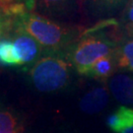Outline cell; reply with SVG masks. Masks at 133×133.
Masks as SVG:
<instances>
[{
    "instance_id": "1",
    "label": "cell",
    "mask_w": 133,
    "mask_h": 133,
    "mask_svg": "<svg viewBox=\"0 0 133 133\" xmlns=\"http://www.w3.org/2000/svg\"><path fill=\"white\" fill-rule=\"evenodd\" d=\"M12 30L29 35L48 54H62L77 39V30L53 22L36 12H26L13 22Z\"/></svg>"
},
{
    "instance_id": "2",
    "label": "cell",
    "mask_w": 133,
    "mask_h": 133,
    "mask_svg": "<svg viewBox=\"0 0 133 133\" xmlns=\"http://www.w3.org/2000/svg\"><path fill=\"white\" fill-rule=\"evenodd\" d=\"M117 46L118 43L114 38L87 30L68 48L64 57L66 55V59L78 74L86 76L94 63L114 54Z\"/></svg>"
},
{
    "instance_id": "3",
    "label": "cell",
    "mask_w": 133,
    "mask_h": 133,
    "mask_svg": "<svg viewBox=\"0 0 133 133\" xmlns=\"http://www.w3.org/2000/svg\"><path fill=\"white\" fill-rule=\"evenodd\" d=\"M71 68V64L61 54H46L29 69V79L38 92L54 93L69 84Z\"/></svg>"
},
{
    "instance_id": "4",
    "label": "cell",
    "mask_w": 133,
    "mask_h": 133,
    "mask_svg": "<svg viewBox=\"0 0 133 133\" xmlns=\"http://www.w3.org/2000/svg\"><path fill=\"white\" fill-rule=\"evenodd\" d=\"M11 41L19 57L21 66H24L26 69H30L42 57L43 51L42 46L24 32L14 30Z\"/></svg>"
},
{
    "instance_id": "5",
    "label": "cell",
    "mask_w": 133,
    "mask_h": 133,
    "mask_svg": "<svg viewBox=\"0 0 133 133\" xmlns=\"http://www.w3.org/2000/svg\"><path fill=\"white\" fill-rule=\"evenodd\" d=\"M108 89L115 100L123 105H133V76L115 74L108 80Z\"/></svg>"
},
{
    "instance_id": "6",
    "label": "cell",
    "mask_w": 133,
    "mask_h": 133,
    "mask_svg": "<svg viewBox=\"0 0 133 133\" xmlns=\"http://www.w3.org/2000/svg\"><path fill=\"white\" fill-rule=\"evenodd\" d=\"M77 0H35L36 13L44 17H63L75 10Z\"/></svg>"
},
{
    "instance_id": "7",
    "label": "cell",
    "mask_w": 133,
    "mask_h": 133,
    "mask_svg": "<svg viewBox=\"0 0 133 133\" xmlns=\"http://www.w3.org/2000/svg\"><path fill=\"white\" fill-rule=\"evenodd\" d=\"M109 99V91L105 86L93 88L82 97L80 101V109L86 114H97L108 105Z\"/></svg>"
},
{
    "instance_id": "8",
    "label": "cell",
    "mask_w": 133,
    "mask_h": 133,
    "mask_svg": "<svg viewBox=\"0 0 133 133\" xmlns=\"http://www.w3.org/2000/svg\"><path fill=\"white\" fill-rule=\"evenodd\" d=\"M128 0H84L86 11L94 17L109 18L122 12Z\"/></svg>"
},
{
    "instance_id": "9",
    "label": "cell",
    "mask_w": 133,
    "mask_h": 133,
    "mask_svg": "<svg viewBox=\"0 0 133 133\" xmlns=\"http://www.w3.org/2000/svg\"><path fill=\"white\" fill-rule=\"evenodd\" d=\"M107 125L112 132L122 133L133 126V109L120 105L107 118Z\"/></svg>"
},
{
    "instance_id": "10",
    "label": "cell",
    "mask_w": 133,
    "mask_h": 133,
    "mask_svg": "<svg viewBox=\"0 0 133 133\" xmlns=\"http://www.w3.org/2000/svg\"><path fill=\"white\" fill-rule=\"evenodd\" d=\"M117 70L116 58L115 52L108 56H105L99 59L94 63L86 76L89 78H93L98 81H108L111 76H114V73Z\"/></svg>"
},
{
    "instance_id": "11",
    "label": "cell",
    "mask_w": 133,
    "mask_h": 133,
    "mask_svg": "<svg viewBox=\"0 0 133 133\" xmlns=\"http://www.w3.org/2000/svg\"><path fill=\"white\" fill-rule=\"evenodd\" d=\"M117 69L133 72V37L124 38L115 51Z\"/></svg>"
},
{
    "instance_id": "12",
    "label": "cell",
    "mask_w": 133,
    "mask_h": 133,
    "mask_svg": "<svg viewBox=\"0 0 133 133\" xmlns=\"http://www.w3.org/2000/svg\"><path fill=\"white\" fill-rule=\"evenodd\" d=\"M0 65L6 67L21 66L14 44L8 38L0 39Z\"/></svg>"
},
{
    "instance_id": "13",
    "label": "cell",
    "mask_w": 133,
    "mask_h": 133,
    "mask_svg": "<svg viewBox=\"0 0 133 133\" xmlns=\"http://www.w3.org/2000/svg\"><path fill=\"white\" fill-rule=\"evenodd\" d=\"M18 119L9 110H0V133H18Z\"/></svg>"
},
{
    "instance_id": "14",
    "label": "cell",
    "mask_w": 133,
    "mask_h": 133,
    "mask_svg": "<svg viewBox=\"0 0 133 133\" xmlns=\"http://www.w3.org/2000/svg\"><path fill=\"white\" fill-rule=\"evenodd\" d=\"M119 26L123 29L126 38L133 37V0H128L123 11L121 12Z\"/></svg>"
},
{
    "instance_id": "15",
    "label": "cell",
    "mask_w": 133,
    "mask_h": 133,
    "mask_svg": "<svg viewBox=\"0 0 133 133\" xmlns=\"http://www.w3.org/2000/svg\"><path fill=\"white\" fill-rule=\"evenodd\" d=\"M8 30H12V25L0 17V37L3 36Z\"/></svg>"
},
{
    "instance_id": "16",
    "label": "cell",
    "mask_w": 133,
    "mask_h": 133,
    "mask_svg": "<svg viewBox=\"0 0 133 133\" xmlns=\"http://www.w3.org/2000/svg\"><path fill=\"white\" fill-rule=\"evenodd\" d=\"M20 1L26 5V7H27L28 11L33 12L34 8H35V0H20Z\"/></svg>"
},
{
    "instance_id": "17",
    "label": "cell",
    "mask_w": 133,
    "mask_h": 133,
    "mask_svg": "<svg viewBox=\"0 0 133 133\" xmlns=\"http://www.w3.org/2000/svg\"><path fill=\"white\" fill-rule=\"evenodd\" d=\"M122 133H133V126L131 127V128L125 130V131H124V132H122Z\"/></svg>"
},
{
    "instance_id": "18",
    "label": "cell",
    "mask_w": 133,
    "mask_h": 133,
    "mask_svg": "<svg viewBox=\"0 0 133 133\" xmlns=\"http://www.w3.org/2000/svg\"><path fill=\"white\" fill-rule=\"evenodd\" d=\"M19 1H20V0H19Z\"/></svg>"
}]
</instances>
